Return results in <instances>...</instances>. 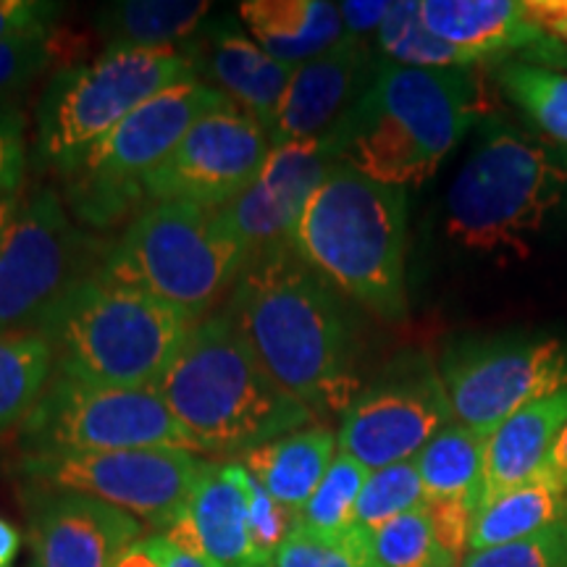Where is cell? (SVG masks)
I'll list each match as a JSON object with an SVG mask.
<instances>
[{"label":"cell","mask_w":567,"mask_h":567,"mask_svg":"<svg viewBox=\"0 0 567 567\" xmlns=\"http://www.w3.org/2000/svg\"><path fill=\"white\" fill-rule=\"evenodd\" d=\"M234 105L208 84L189 80L158 92L97 142L74 172L63 176L66 208L80 226L111 229L145 197L142 179L158 168L193 126Z\"/></svg>","instance_id":"cell-9"},{"label":"cell","mask_w":567,"mask_h":567,"mask_svg":"<svg viewBox=\"0 0 567 567\" xmlns=\"http://www.w3.org/2000/svg\"><path fill=\"white\" fill-rule=\"evenodd\" d=\"M195 80L218 90L271 134L295 66L276 61L231 19H213L184 42Z\"/></svg>","instance_id":"cell-19"},{"label":"cell","mask_w":567,"mask_h":567,"mask_svg":"<svg viewBox=\"0 0 567 567\" xmlns=\"http://www.w3.org/2000/svg\"><path fill=\"white\" fill-rule=\"evenodd\" d=\"M53 347L40 331L0 334V434L19 429L53 379Z\"/></svg>","instance_id":"cell-27"},{"label":"cell","mask_w":567,"mask_h":567,"mask_svg":"<svg viewBox=\"0 0 567 567\" xmlns=\"http://www.w3.org/2000/svg\"><path fill=\"white\" fill-rule=\"evenodd\" d=\"M368 476H371V471H365L358 460L337 452L323 481L297 515V523L305 528L323 530V534L350 530L354 526V507H358Z\"/></svg>","instance_id":"cell-31"},{"label":"cell","mask_w":567,"mask_h":567,"mask_svg":"<svg viewBox=\"0 0 567 567\" xmlns=\"http://www.w3.org/2000/svg\"><path fill=\"white\" fill-rule=\"evenodd\" d=\"M463 567H567V523L507 547L467 551Z\"/></svg>","instance_id":"cell-35"},{"label":"cell","mask_w":567,"mask_h":567,"mask_svg":"<svg viewBox=\"0 0 567 567\" xmlns=\"http://www.w3.org/2000/svg\"><path fill=\"white\" fill-rule=\"evenodd\" d=\"M274 567H375L371 530L352 526L342 534H323L295 523Z\"/></svg>","instance_id":"cell-30"},{"label":"cell","mask_w":567,"mask_h":567,"mask_svg":"<svg viewBox=\"0 0 567 567\" xmlns=\"http://www.w3.org/2000/svg\"><path fill=\"white\" fill-rule=\"evenodd\" d=\"M166 538V536H163ZM168 542V538H166ZM166 567H216L210 563V559H205L200 555H193V551H184L179 547H174L172 542H168V551H166Z\"/></svg>","instance_id":"cell-45"},{"label":"cell","mask_w":567,"mask_h":567,"mask_svg":"<svg viewBox=\"0 0 567 567\" xmlns=\"http://www.w3.org/2000/svg\"><path fill=\"white\" fill-rule=\"evenodd\" d=\"M439 375L455 423L488 439L523 408L567 389V347L549 337L457 344Z\"/></svg>","instance_id":"cell-13"},{"label":"cell","mask_w":567,"mask_h":567,"mask_svg":"<svg viewBox=\"0 0 567 567\" xmlns=\"http://www.w3.org/2000/svg\"><path fill=\"white\" fill-rule=\"evenodd\" d=\"M337 436L326 425H308L243 455V467L268 494L300 515L337 457Z\"/></svg>","instance_id":"cell-23"},{"label":"cell","mask_w":567,"mask_h":567,"mask_svg":"<svg viewBox=\"0 0 567 567\" xmlns=\"http://www.w3.org/2000/svg\"><path fill=\"white\" fill-rule=\"evenodd\" d=\"M200 0H118L95 13L105 51H182L208 19Z\"/></svg>","instance_id":"cell-24"},{"label":"cell","mask_w":567,"mask_h":567,"mask_svg":"<svg viewBox=\"0 0 567 567\" xmlns=\"http://www.w3.org/2000/svg\"><path fill=\"white\" fill-rule=\"evenodd\" d=\"M455 421L442 375L423 358L392 368L375 384L360 389L342 413L339 452L365 471L408 463Z\"/></svg>","instance_id":"cell-14"},{"label":"cell","mask_w":567,"mask_h":567,"mask_svg":"<svg viewBox=\"0 0 567 567\" xmlns=\"http://www.w3.org/2000/svg\"><path fill=\"white\" fill-rule=\"evenodd\" d=\"M542 478L547 481V484L557 486L559 492L567 494V425L563 429V434H559L555 450H551V455L547 460V465H544Z\"/></svg>","instance_id":"cell-43"},{"label":"cell","mask_w":567,"mask_h":567,"mask_svg":"<svg viewBox=\"0 0 567 567\" xmlns=\"http://www.w3.org/2000/svg\"><path fill=\"white\" fill-rule=\"evenodd\" d=\"M337 163L329 140L274 147L258 179L216 210V224L243 247L247 260L276 247H292L305 205Z\"/></svg>","instance_id":"cell-16"},{"label":"cell","mask_w":567,"mask_h":567,"mask_svg":"<svg viewBox=\"0 0 567 567\" xmlns=\"http://www.w3.org/2000/svg\"><path fill=\"white\" fill-rule=\"evenodd\" d=\"M486 439L452 421L417 452L425 499H450L478 509L484 488Z\"/></svg>","instance_id":"cell-26"},{"label":"cell","mask_w":567,"mask_h":567,"mask_svg":"<svg viewBox=\"0 0 567 567\" xmlns=\"http://www.w3.org/2000/svg\"><path fill=\"white\" fill-rule=\"evenodd\" d=\"M292 250L326 284L375 316L408 310V193L337 163L297 224Z\"/></svg>","instance_id":"cell-4"},{"label":"cell","mask_w":567,"mask_h":567,"mask_svg":"<svg viewBox=\"0 0 567 567\" xmlns=\"http://www.w3.org/2000/svg\"><path fill=\"white\" fill-rule=\"evenodd\" d=\"M168 542L163 534L142 536L118 557L116 567H166Z\"/></svg>","instance_id":"cell-42"},{"label":"cell","mask_w":567,"mask_h":567,"mask_svg":"<svg viewBox=\"0 0 567 567\" xmlns=\"http://www.w3.org/2000/svg\"><path fill=\"white\" fill-rule=\"evenodd\" d=\"M189 80L195 71L182 51H103L55 69L38 105V163L71 174L134 109Z\"/></svg>","instance_id":"cell-8"},{"label":"cell","mask_w":567,"mask_h":567,"mask_svg":"<svg viewBox=\"0 0 567 567\" xmlns=\"http://www.w3.org/2000/svg\"><path fill=\"white\" fill-rule=\"evenodd\" d=\"M478 113L481 90L467 69H410L381 59L373 82L326 140L339 163L405 189L439 172Z\"/></svg>","instance_id":"cell-2"},{"label":"cell","mask_w":567,"mask_h":567,"mask_svg":"<svg viewBox=\"0 0 567 567\" xmlns=\"http://www.w3.org/2000/svg\"><path fill=\"white\" fill-rule=\"evenodd\" d=\"M567 425V389L555 392L520 413L507 417L492 436L486 439L484 460V507L496 496L513 492L542 478L544 465L555 450L559 434Z\"/></svg>","instance_id":"cell-21"},{"label":"cell","mask_w":567,"mask_h":567,"mask_svg":"<svg viewBox=\"0 0 567 567\" xmlns=\"http://www.w3.org/2000/svg\"><path fill=\"white\" fill-rule=\"evenodd\" d=\"M155 392L200 452L245 455L316 421L274 384L224 313L189 329Z\"/></svg>","instance_id":"cell-3"},{"label":"cell","mask_w":567,"mask_h":567,"mask_svg":"<svg viewBox=\"0 0 567 567\" xmlns=\"http://www.w3.org/2000/svg\"><path fill=\"white\" fill-rule=\"evenodd\" d=\"M425 502L423 481L415 460L396 463L368 476L354 507V526L375 530L394 517L421 509Z\"/></svg>","instance_id":"cell-33"},{"label":"cell","mask_w":567,"mask_h":567,"mask_svg":"<svg viewBox=\"0 0 567 567\" xmlns=\"http://www.w3.org/2000/svg\"><path fill=\"white\" fill-rule=\"evenodd\" d=\"M59 42L53 32H27L0 40V103L53 66Z\"/></svg>","instance_id":"cell-34"},{"label":"cell","mask_w":567,"mask_h":567,"mask_svg":"<svg viewBox=\"0 0 567 567\" xmlns=\"http://www.w3.org/2000/svg\"><path fill=\"white\" fill-rule=\"evenodd\" d=\"M27 166L24 116L13 103H0V197L17 195Z\"/></svg>","instance_id":"cell-37"},{"label":"cell","mask_w":567,"mask_h":567,"mask_svg":"<svg viewBox=\"0 0 567 567\" xmlns=\"http://www.w3.org/2000/svg\"><path fill=\"white\" fill-rule=\"evenodd\" d=\"M203 467L193 452L126 450L21 457L19 473L30 484L92 496L168 530L187 513Z\"/></svg>","instance_id":"cell-12"},{"label":"cell","mask_w":567,"mask_h":567,"mask_svg":"<svg viewBox=\"0 0 567 567\" xmlns=\"http://www.w3.org/2000/svg\"><path fill=\"white\" fill-rule=\"evenodd\" d=\"M559 523H567V494L538 478L476 509L467 551L507 547Z\"/></svg>","instance_id":"cell-25"},{"label":"cell","mask_w":567,"mask_h":567,"mask_svg":"<svg viewBox=\"0 0 567 567\" xmlns=\"http://www.w3.org/2000/svg\"><path fill=\"white\" fill-rule=\"evenodd\" d=\"M163 536L216 567H258L250 530V473L243 463H205L187 513Z\"/></svg>","instance_id":"cell-20"},{"label":"cell","mask_w":567,"mask_h":567,"mask_svg":"<svg viewBox=\"0 0 567 567\" xmlns=\"http://www.w3.org/2000/svg\"><path fill=\"white\" fill-rule=\"evenodd\" d=\"M21 534L13 523L0 517V567H11L13 559L19 557Z\"/></svg>","instance_id":"cell-44"},{"label":"cell","mask_w":567,"mask_h":567,"mask_svg":"<svg viewBox=\"0 0 567 567\" xmlns=\"http://www.w3.org/2000/svg\"><path fill=\"white\" fill-rule=\"evenodd\" d=\"M423 513L429 515L431 528L442 547L450 551L452 557L465 559V549L471 544V528L476 509L463 505V502H450V499H425Z\"/></svg>","instance_id":"cell-38"},{"label":"cell","mask_w":567,"mask_h":567,"mask_svg":"<svg viewBox=\"0 0 567 567\" xmlns=\"http://www.w3.org/2000/svg\"><path fill=\"white\" fill-rule=\"evenodd\" d=\"M389 6L384 0L379 3H371V0H347V3H339V13H342L344 32L352 34V38H368L371 32H379L381 24H384Z\"/></svg>","instance_id":"cell-40"},{"label":"cell","mask_w":567,"mask_h":567,"mask_svg":"<svg viewBox=\"0 0 567 567\" xmlns=\"http://www.w3.org/2000/svg\"><path fill=\"white\" fill-rule=\"evenodd\" d=\"M528 17L547 32L551 40L567 45V0H526Z\"/></svg>","instance_id":"cell-41"},{"label":"cell","mask_w":567,"mask_h":567,"mask_svg":"<svg viewBox=\"0 0 567 567\" xmlns=\"http://www.w3.org/2000/svg\"><path fill=\"white\" fill-rule=\"evenodd\" d=\"M567 195V161L507 126L484 134L446 193V234L460 247L526 258Z\"/></svg>","instance_id":"cell-6"},{"label":"cell","mask_w":567,"mask_h":567,"mask_svg":"<svg viewBox=\"0 0 567 567\" xmlns=\"http://www.w3.org/2000/svg\"><path fill=\"white\" fill-rule=\"evenodd\" d=\"M379 61L363 38L344 34L331 51L297 66L271 130L274 147L329 137L373 82Z\"/></svg>","instance_id":"cell-18"},{"label":"cell","mask_w":567,"mask_h":567,"mask_svg":"<svg viewBox=\"0 0 567 567\" xmlns=\"http://www.w3.org/2000/svg\"><path fill=\"white\" fill-rule=\"evenodd\" d=\"M237 17L268 55L289 66L318 59L344 40L339 6L323 0H247Z\"/></svg>","instance_id":"cell-22"},{"label":"cell","mask_w":567,"mask_h":567,"mask_svg":"<svg viewBox=\"0 0 567 567\" xmlns=\"http://www.w3.org/2000/svg\"><path fill=\"white\" fill-rule=\"evenodd\" d=\"M21 457L90 452H200L155 389H97L55 375L19 425Z\"/></svg>","instance_id":"cell-11"},{"label":"cell","mask_w":567,"mask_h":567,"mask_svg":"<svg viewBox=\"0 0 567 567\" xmlns=\"http://www.w3.org/2000/svg\"><path fill=\"white\" fill-rule=\"evenodd\" d=\"M245 266L247 255L216 224V210L153 203L111 247L103 274L200 323L229 297Z\"/></svg>","instance_id":"cell-7"},{"label":"cell","mask_w":567,"mask_h":567,"mask_svg":"<svg viewBox=\"0 0 567 567\" xmlns=\"http://www.w3.org/2000/svg\"><path fill=\"white\" fill-rule=\"evenodd\" d=\"M297 515L281 507L264 486L250 476V530L258 567H274L276 551L284 538L292 534Z\"/></svg>","instance_id":"cell-36"},{"label":"cell","mask_w":567,"mask_h":567,"mask_svg":"<svg viewBox=\"0 0 567 567\" xmlns=\"http://www.w3.org/2000/svg\"><path fill=\"white\" fill-rule=\"evenodd\" d=\"M221 313L274 384L313 413H344L358 396L354 334L337 289L292 247L255 255Z\"/></svg>","instance_id":"cell-1"},{"label":"cell","mask_w":567,"mask_h":567,"mask_svg":"<svg viewBox=\"0 0 567 567\" xmlns=\"http://www.w3.org/2000/svg\"><path fill=\"white\" fill-rule=\"evenodd\" d=\"M271 134L237 105L203 116L174 153L142 179L155 203H187L221 210L264 172Z\"/></svg>","instance_id":"cell-15"},{"label":"cell","mask_w":567,"mask_h":567,"mask_svg":"<svg viewBox=\"0 0 567 567\" xmlns=\"http://www.w3.org/2000/svg\"><path fill=\"white\" fill-rule=\"evenodd\" d=\"M379 51L386 61L410 69H471L478 66V59L460 51L450 42L439 40L421 19L417 0H400L389 6V13L375 32Z\"/></svg>","instance_id":"cell-28"},{"label":"cell","mask_w":567,"mask_h":567,"mask_svg":"<svg viewBox=\"0 0 567 567\" xmlns=\"http://www.w3.org/2000/svg\"><path fill=\"white\" fill-rule=\"evenodd\" d=\"M111 247L74 224L53 187L34 189L0 243V334H42L63 300L101 271Z\"/></svg>","instance_id":"cell-10"},{"label":"cell","mask_w":567,"mask_h":567,"mask_svg":"<svg viewBox=\"0 0 567 567\" xmlns=\"http://www.w3.org/2000/svg\"><path fill=\"white\" fill-rule=\"evenodd\" d=\"M19 203H21V200H19L17 195L0 197V243H3L6 231H9V226L13 224V218H17Z\"/></svg>","instance_id":"cell-46"},{"label":"cell","mask_w":567,"mask_h":567,"mask_svg":"<svg viewBox=\"0 0 567 567\" xmlns=\"http://www.w3.org/2000/svg\"><path fill=\"white\" fill-rule=\"evenodd\" d=\"M375 567H457L460 559L442 547L429 515L405 513L371 530Z\"/></svg>","instance_id":"cell-32"},{"label":"cell","mask_w":567,"mask_h":567,"mask_svg":"<svg viewBox=\"0 0 567 567\" xmlns=\"http://www.w3.org/2000/svg\"><path fill=\"white\" fill-rule=\"evenodd\" d=\"M496 82L538 130L567 147V74L528 61H505L496 66Z\"/></svg>","instance_id":"cell-29"},{"label":"cell","mask_w":567,"mask_h":567,"mask_svg":"<svg viewBox=\"0 0 567 567\" xmlns=\"http://www.w3.org/2000/svg\"><path fill=\"white\" fill-rule=\"evenodd\" d=\"M193 326L101 268L63 300L42 334L53 347L55 375L97 389H155Z\"/></svg>","instance_id":"cell-5"},{"label":"cell","mask_w":567,"mask_h":567,"mask_svg":"<svg viewBox=\"0 0 567 567\" xmlns=\"http://www.w3.org/2000/svg\"><path fill=\"white\" fill-rule=\"evenodd\" d=\"M34 567H116L142 538V523L92 496L30 484L24 488Z\"/></svg>","instance_id":"cell-17"},{"label":"cell","mask_w":567,"mask_h":567,"mask_svg":"<svg viewBox=\"0 0 567 567\" xmlns=\"http://www.w3.org/2000/svg\"><path fill=\"white\" fill-rule=\"evenodd\" d=\"M59 6L40 0H0V40L27 32H51Z\"/></svg>","instance_id":"cell-39"}]
</instances>
